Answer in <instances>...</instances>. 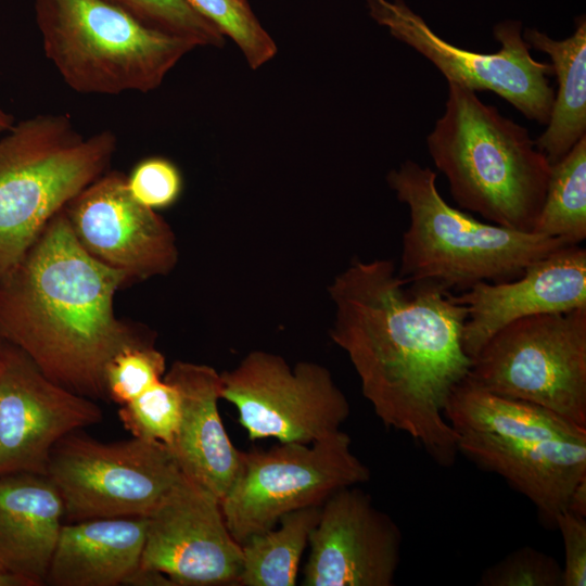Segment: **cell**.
<instances>
[{"mask_svg": "<svg viewBox=\"0 0 586 586\" xmlns=\"http://www.w3.org/2000/svg\"><path fill=\"white\" fill-rule=\"evenodd\" d=\"M328 290L335 306L331 339L377 417L451 466L457 438L444 411L472 365L462 345L466 306L437 285L406 282L390 259H354Z\"/></svg>", "mask_w": 586, "mask_h": 586, "instance_id": "6da1fadb", "label": "cell"}, {"mask_svg": "<svg viewBox=\"0 0 586 586\" xmlns=\"http://www.w3.org/2000/svg\"><path fill=\"white\" fill-rule=\"evenodd\" d=\"M12 272L20 280L10 330L24 354L56 384L93 400L107 398L106 365L140 341L114 313L127 275L81 246L64 209Z\"/></svg>", "mask_w": 586, "mask_h": 586, "instance_id": "7a4b0ae2", "label": "cell"}, {"mask_svg": "<svg viewBox=\"0 0 586 586\" xmlns=\"http://www.w3.org/2000/svg\"><path fill=\"white\" fill-rule=\"evenodd\" d=\"M444 415L458 453L502 476L548 523L568 509L586 479V428L547 408L497 395L467 378Z\"/></svg>", "mask_w": 586, "mask_h": 586, "instance_id": "3957f363", "label": "cell"}, {"mask_svg": "<svg viewBox=\"0 0 586 586\" xmlns=\"http://www.w3.org/2000/svg\"><path fill=\"white\" fill-rule=\"evenodd\" d=\"M426 145L460 207L501 227L533 231L551 164L524 127L475 91L448 81L445 112Z\"/></svg>", "mask_w": 586, "mask_h": 586, "instance_id": "277c9868", "label": "cell"}, {"mask_svg": "<svg viewBox=\"0 0 586 586\" xmlns=\"http://www.w3.org/2000/svg\"><path fill=\"white\" fill-rule=\"evenodd\" d=\"M396 198L409 207L398 275L408 283L426 282L446 291H466L479 282H505L565 245L558 238L476 220L450 206L436 187V173L407 160L386 177Z\"/></svg>", "mask_w": 586, "mask_h": 586, "instance_id": "5b68a950", "label": "cell"}, {"mask_svg": "<svg viewBox=\"0 0 586 586\" xmlns=\"http://www.w3.org/2000/svg\"><path fill=\"white\" fill-rule=\"evenodd\" d=\"M117 148L106 129L85 137L65 114L13 125L0 139V278L22 262L48 222L105 174Z\"/></svg>", "mask_w": 586, "mask_h": 586, "instance_id": "8992f818", "label": "cell"}, {"mask_svg": "<svg viewBox=\"0 0 586 586\" xmlns=\"http://www.w3.org/2000/svg\"><path fill=\"white\" fill-rule=\"evenodd\" d=\"M35 13L47 59L82 94L151 92L198 48L104 0H36Z\"/></svg>", "mask_w": 586, "mask_h": 586, "instance_id": "52a82bcc", "label": "cell"}, {"mask_svg": "<svg viewBox=\"0 0 586 586\" xmlns=\"http://www.w3.org/2000/svg\"><path fill=\"white\" fill-rule=\"evenodd\" d=\"M468 379L586 428V308L510 322L472 358Z\"/></svg>", "mask_w": 586, "mask_h": 586, "instance_id": "ba28073f", "label": "cell"}, {"mask_svg": "<svg viewBox=\"0 0 586 586\" xmlns=\"http://www.w3.org/2000/svg\"><path fill=\"white\" fill-rule=\"evenodd\" d=\"M343 431L311 444L280 443L241 450L234 480L220 500L232 537L244 544L291 511L321 506L334 492L367 482L369 468Z\"/></svg>", "mask_w": 586, "mask_h": 586, "instance_id": "9c48e42d", "label": "cell"}, {"mask_svg": "<svg viewBox=\"0 0 586 586\" xmlns=\"http://www.w3.org/2000/svg\"><path fill=\"white\" fill-rule=\"evenodd\" d=\"M77 432L56 443L47 467L64 522L146 518L184 475L164 443L135 436L106 443Z\"/></svg>", "mask_w": 586, "mask_h": 586, "instance_id": "30bf717a", "label": "cell"}, {"mask_svg": "<svg viewBox=\"0 0 586 586\" xmlns=\"http://www.w3.org/2000/svg\"><path fill=\"white\" fill-rule=\"evenodd\" d=\"M221 377V399L234 405L252 441L311 444L337 431L349 403L330 371L313 361L292 369L279 355L254 351Z\"/></svg>", "mask_w": 586, "mask_h": 586, "instance_id": "8fae6325", "label": "cell"}, {"mask_svg": "<svg viewBox=\"0 0 586 586\" xmlns=\"http://www.w3.org/2000/svg\"><path fill=\"white\" fill-rule=\"evenodd\" d=\"M370 17L398 41L428 59L447 79L473 91H492L513 105L527 119L546 125L555 92L549 63L532 58L518 20L495 24V53L456 47L440 37L404 0H365Z\"/></svg>", "mask_w": 586, "mask_h": 586, "instance_id": "7c38bea8", "label": "cell"}, {"mask_svg": "<svg viewBox=\"0 0 586 586\" xmlns=\"http://www.w3.org/2000/svg\"><path fill=\"white\" fill-rule=\"evenodd\" d=\"M146 519L139 570L173 586L238 585L242 548L207 488L184 474Z\"/></svg>", "mask_w": 586, "mask_h": 586, "instance_id": "4fadbf2b", "label": "cell"}, {"mask_svg": "<svg viewBox=\"0 0 586 586\" xmlns=\"http://www.w3.org/2000/svg\"><path fill=\"white\" fill-rule=\"evenodd\" d=\"M102 417L93 399L51 381L25 354L0 358V475H46L56 443Z\"/></svg>", "mask_w": 586, "mask_h": 586, "instance_id": "5bb4252c", "label": "cell"}, {"mask_svg": "<svg viewBox=\"0 0 586 586\" xmlns=\"http://www.w3.org/2000/svg\"><path fill=\"white\" fill-rule=\"evenodd\" d=\"M402 533L356 485L321 505L309 539L304 586H392L400 561Z\"/></svg>", "mask_w": 586, "mask_h": 586, "instance_id": "9a60e30c", "label": "cell"}, {"mask_svg": "<svg viewBox=\"0 0 586 586\" xmlns=\"http://www.w3.org/2000/svg\"><path fill=\"white\" fill-rule=\"evenodd\" d=\"M64 212L81 246L128 278L167 275L178 260L169 225L133 199L118 171L103 174Z\"/></svg>", "mask_w": 586, "mask_h": 586, "instance_id": "2e32d148", "label": "cell"}, {"mask_svg": "<svg viewBox=\"0 0 586 586\" xmlns=\"http://www.w3.org/2000/svg\"><path fill=\"white\" fill-rule=\"evenodd\" d=\"M455 296L467 309L462 345L473 358L512 321L586 308V250L579 244L562 246L513 280L479 282Z\"/></svg>", "mask_w": 586, "mask_h": 586, "instance_id": "e0dca14e", "label": "cell"}, {"mask_svg": "<svg viewBox=\"0 0 586 586\" xmlns=\"http://www.w3.org/2000/svg\"><path fill=\"white\" fill-rule=\"evenodd\" d=\"M179 392L180 421L169 448L182 472L219 500L237 474L241 450L230 441L221 421V377L213 367L175 361L165 372Z\"/></svg>", "mask_w": 586, "mask_h": 586, "instance_id": "ac0fdd59", "label": "cell"}, {"mask_svg": "<svg viewBox=\"0 0 586 586\" xmlns=\"http://www.w3.org/2000/svg\"><path fill=\"white\" fill-rule=\"evenodd\" d=\"M64 523L62 498L46 476L0 475V569L27 586L46 585Z\"/></svg>", "mask_w": 586, "mask_h": 586, "instance_id": "d6986e66", "label": "cell"}, {"mask_svg": "<svg viewBox=\"0 0 586 586\" xmlns=\"http://www.w3.org/2000/svg\"><path fill=\"white\" fill-rule=\"evenodd\" d=\"M146 525L144 517L64 522L46 585H129L140 566Z\"/></svg>", "mask_w": 586, "mask_h": 586, "instance_id": "ffe728a7", "label": "cell"}, {"mask_svg": "<svg viewBox=\"0 0 586 586\" xmlns=\"http://www.w3.org/2000/svg\"><path fill=\"white\" fill-rule=\"evenodd\" d=\"M523 38L531 48L548 54L558 92L545 131L535 141L550 164L561 160L586 136V18H575V30L556 40L536 28H525Z\"/></svg>", "mask_w": 586, "mask_h": 586, "instance_id": "44dd1931", "label": "cell"}, {"mask_svg": "<svg viewBox=\"0 0 586 586\" xmlns=\"http://www.w3.org/2000/svg\"><path fill=\"white\" fill-rule=\"evenodd\" d=\"M321 506L285 513L271 530L249 538L242 548L239 586H294L300 562Z\"/></svg>", "mask_w": 586, "mask_h": 586, "instance_id": "7402d4cb", "label": "cell"}, {"mask_svg": "<svg viewBox=\"0 0 586 586\" xmlns=\"http://www.w3.org/2000/svg\"><path fill=\"white\" fill-rule=\"evenodd\" d=\"M533 233L577 245L586 238V136L551 164Z\"/></svg>", "mask_w": 586, "mask_h": 586, "instance_id": "603a6c76", "label": "cell"}, {"mask_svg": "<svg viewBox=\"0 0 586 586\" xmlns=\"http://www.w3.org/2000/svg\"><path fill=\"white\" fill-rule=\"evenodd\" d=\"M184 1L237 44L252 69L262 67L276 56L277 44L247 0Z\"/></svg>", "mask_w": 586, "mask_h": 586, "instance_id": "cb8c5ba5", "label": "cell"}, {"mask_svg": "<svg viewBox=\"0 0 586 586\" xmlns=\"http://www.w3.org/2000/svg\"><path fill=\"white\" fill-rule=\"evenodd\" d=\"M180 412L178 390L162 379L132 400L120 405L118 417L132 436L158 441L169 447L179 425Z\"/></svg>", "mask_w": 586, "mask_h": 586, "instance_id": "d4e9b609", "label": "cell"}, {"mask_svg": "<svg viewBox=\"0 0 586 586\" xmlns=\"http://www.w3.org/2000/svg\"><path fill=\"white\" fill-rule=\"evenodd\" d=\"M158 30L188 39L198 47L221 48L226 37L184 0H104Z\"/></svg>", "mask_w": 586, "mask_h": 586, "instance_id": "484cf974", "label": "cell"}, {"mask_svg": "<svg viewBox=\"0 0 586 586\" xmlns=\"http://www.w3.org/2000/svg\"><path fill=\"white\" fill-rule=\"evenodd\" d=\"M166 372L164 355L141 341L118 351L105 368V388L107 398L124 405L155 382Z\"/></svg>", "mask_w": 586, "mask_h": 586, "instance_id": "4316f807", "label": "cell"}, {"mask_svg": "<svg viewBox=\"0 0 586 586\" xmlns=\"http://www.w3.org/2000/svg\"><path fill=\"white\" fill-rule=\"evenodd\" d=\"M482 586H563L558 561L533 547L524 546L488 566L481 575Z\"/></svg>", "mask_w": 586, "mask_h": 586, "instance_id": "83f0119b", "label": "cell"}, {"mask_svg": "<svg viewBox=\"0 0 586 586\" xmlns=\"http://www.w3.org/2000/svg\"><path fill=\"white\" fill-rule=\"evenodd\" d=\"M127 187L140 204L158 209L173 205L181 194L182 177L178 167L164 157H149L136 165Z\"/></svg>", "mask_w": 586, "mask_h": 586, "instance_id": "f1b7e54d", "label": "cell"}, {"mask_svg": "<svg viewBox=\"0 0 586 586\" xmlns=\"http://www.w3.org/2000/svg\"><path fill=\"white\" fill-rule=\"evenodd\" d=\"M555 524L560 531L564 546L563 586L586 585V519L564 510Z\"/></svg>", "mask_w": 586, "mask_h": 586, "instance_id": "f546056e", "label": "cell"}, {"mask_svg": "<svg viewBox=\"0 0 586 586\" xmlns=\"http://www.w3.org/2000/svg\"><path fill=\"white\" fill-rule=\"evenodd\" d=\"M566 510L586 517V479L581 481L574 488Z\"/></svg>", "mask_w": 586, "mask_h": 586, "instance_id": "4dcf8cb0", "label": "cell"}, {"mask_svg": "<svg viewBox=\"0 0 586 586\" xmlns=\"http://www.w3.org/2000/svg\"><path fill=\"white\" fill-rule=\"evenodd\" d=\"M0 586H27V584L20 577L11 575L0 569Z\"/></svg>", "mask_w": 586, "mask_h": 586, "instance_id": "1f68e13d", "label": "cell"}, {"mask_svg": "<svg viewBox=\"0 0 586 586\" xmlns=\"http://www.w3.org/2000/svg\"><path fill=\"white\" fill-rule=\"evenodd\" d=\"M13 126V118L10 114L0 110V135L8 131Z\"/></svg>", "mask_w": 586, "mask_h": 586, "instance_id": "d6a6232c", "label": "cell"}]
</instances>
